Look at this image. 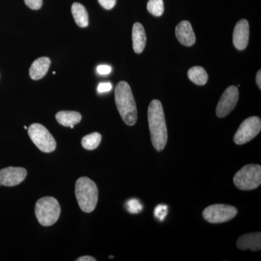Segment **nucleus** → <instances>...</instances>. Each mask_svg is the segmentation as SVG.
Wrapping results in <instances>:
<instances>
[{"label": "nucleus", "mask_w": 261, "mask_h": 261, "mask_svg": "<svg viewBox=\"0 0 261 261\" xmlns=\"http://www.w3.org/2000/svg\"><path fill=\"white\" fill-rule=\"evenodd\" d=\"M76 260H78V261H95L96 259L94 258V257H93L88 256V255H86V256L79 257L78 259H76Z\"/></svg>", "instance_id": "nucleus-27"}, {"label": "nucleus", "mask_w": 261, "mask_h": 261, "mask_svg": "<svg viewBox=\"0 0 261 261\" xmlns=\"http://www.w3.org/2000/svg\"><path fill=\"white\" fill-rule=\"evenodd\" d=\"M97 71L100 75H108L112 71V68L108 65H99L97 66Z\"/></svg>", "instance_id": "nucleus-26"}, {"label": "nucleus", "mask_w": 261, "mask_h": 261, "mask_svg": "<svg viewBox=\"0 0 261 261\" xmlns=\"http://www.w3.org/2000/svg\"><path fill=\"white\" fill-rule=\"evenodd\" d=\"M147 118L152 145L161 152L167 143L168 132L162 104L158 99H154L149 104Z\"/></svg>", "instance_id": "nucleus-1"}, {"label": "nucleus", "mask_w": 261, "mask_h": 261, "mask_svg": "<svg viewBox=\"0 0 261 261\" xmlns=\"http://www.w3.org/2000/svg\"><path fill=\"white\" fill-rule=\"evenodd\" d=\"M188 77L193 83L197 85H205L208 80L207 72L202 67L195 66L188 71Z\"/></svg>", "instance_id": "nucleus-18"}, {"label": "nucleus", "mask_w": 261, "mask_h": 261, "mask_svg": "<svg viewBox=\"0 0 261 261\" xmlns=\"http://www.w3.org/2000/svg\"><path fill=\"white\" fill-rule=\"evenodd\" d=\"M176 37L178 42L186 47H191L195 44L196 37L191 23L187 20H183L176 27Z\"/></svg>", "instance_id": "nucleus-12"}, {"label": "nucleus", "mask_w": 261, "mask_h": 261, "mask_svg": "<svg viewBox=\"0 0 261 261\" xmlns=\"http://www.w3.org/2000/svg\"><path fill=\"white\" fill-rule=\"evenodd\" d=\"M35 214L39 224L44 226H51L59 219L61 206L54 197H42L36 203Z\"/></svg>", "instance_id": "nucleus-4"}, {"label": "nucleus", "mask_w": 261, "mask_h": 261, "mask_svg": "<svg viewBox=\"0 0 261 261\" xmlns=\"http://www.w3.org/2000/svg\"><path fill=\"white\" fill-rule=\"evenodd\" d=\"M115 100L122 119L128 126H134L137 121V109L130 86L120 82L115 90Z\"/></svg>", "instance_id": "nucleus-2"}, {"label": "nucleus", "mask_w": 261, "mask_h": 261, "mask_svg": "<svg viewBox=\"0 0 261 261\" xmlns=\"http://www.w3.org/2000/svg\"><path fill=\"white\" fill-rule=\"evenodd\" d=\"M72 15L75 23L82 28H85L89 25V15L83 5L79 3H73L71 7Z\"/></svg>", "instance_id": "nucleus-17"}, {"label": "nucleus", "mask_w": 261, "mask_h": 261, "mask_svg": "<svg viewBox=\"0 0 261 261\" xmlns=\"http://www.w3.org/2000/svg\"><path fill=\"white\" fill-rule=\"evenodd\" d=\"M75 197L80 208L84 212L92 213L95 209L98 201L97 185L88 177H81L75 183Z\"/></svg>", "instance_id": "nucleus-3"}, {"label": "nucleus", "mask_w": 261, "mask_h": 261, "mask_svg": "<svg viewBox=\"0 0 261 261\" xmlns=\"http://www.w3.org/2000/svg\"><path fill=\"white\" fill-rule=\"evenodd\" d=\"M27 171L20 167H8L0 171V184L5 187H14L25 180Z\"/></svg>", "instance_id": "nucleus-10"}, {"label": "nucleus", "mask_w": 261, "mask_h": 261, "mask_svg": "<svg viewBox=\"0 0 261 261\" xmlns=\"http://www.w3.org/2000/svg\"><path fill=\"white\" fill-rule=\"evenodd\" d=\"M235 186L241 190H252L261 183L260 165L250 164L244 166L233 177Z\"/></svg>", "instance_id": "nucleus-5"}, {"label": "nucleus", "mask_w": 261, "mask_h": 261, "mask_svg": "<svg viewBox=\"0 0 261 261\" xmlns=\"http://www.w3.org/2000/svg\"><path fill=\"white\" fill-rule=\"evenodd\" d=\"M99 5L106 10H111L116 4V0H98Z\"/></svg>", "instance_id": "nucleus-25"}, {"label": "nucleus", "mask_w": 261, "mask_h": 261, "mask_svg": "<svg viewBox=\"0 0 261 261\" xmlns=\"http://www.w3.org/2000/svg\"><path fill=\"white\" fill-rule=\"evenodd\" d=\"M239 99V90L234 86L228 87L224 91L216 108V115L224 118L229 114L236 106Z\"/></svg>", "instance_id": "nucleus-9"}, {"label": "nucleus", "mask_w": 261, "mask_h": 261, "mask_svg": "<svg viewBox=\"0 0 261 261\" xmlns=\"http://www.w3.org/2000/svg\"><path fill=\"white\" fill-rule=\"evenodd\" d=\"M25 5L32 10H39L42 8V0H24Z\"/></svg>", "instance_id": "nucleus-23"}, {"label": "nucleus", "mask_w": 261, "mask_h": 261, "mask_svg": "<svg viewBox=\"0 0 261 261\" xmlns=\"http://www.w3.org/2000/svg\"><path fill=\"white\" fill-rule=\"evenodd\" d=\"M249 23L245 19L240 20L235 25L233 33V44L239 50L247 47L249 41Z\"/></svg>", "instance_id": "nucleus-11"}, {"label": "nucleus", "mask_w": 261, "mask_h": 261, "mask_svg": "<svg viewBox=\"0 0 261 261\" xmlns=\"http://www.w3.org/2000/svg\"><path fill=\"white\" fill-rule=\"evenodd\" d=\"M132 41H133V49L137 54H140L145 49L147 36L143 25L140 23L134 24L132 29Z\"/></svg>", "instance_id": "nucleus-14"}, {"label": "nucleus", "mask_w": 261, "mask_h": 261, "mask_svg": "<svg viewBox=\"0 0 261 261\" xmlns=\"http://www.w3.org/2000/svg\"><path fill=\"white\" fill-rule=\"evenodd\" d=\"M238 214L236 207L231 205L216 204L206 207L202 213V216L211 224L224 223L233 219Z\"/></svg>", "instance_id": "nucleus-7"}, {"label": "nucleus", "mask_w": 261, "mask_h": 261, "mask_svg": "<svg viewBox=\"0 0 261 261\" xmlns=\"http://www.w3.org/2000/svg\"><path fill=\"white\" fill-rule=\"evenodd\" d=\"M51 61L49 58L46 57L38 58L34 63H32L29 70V75L33 80H39L42 79L47 74L49 66H50Z\"/></svg>", "instance_id": "nucleus-15"}, {"label": "nucleus", "mask_w": 261, "mask_h": 261, "mask_svg": "<svg viewBox=\"0 0 261 261\" xmlns=\"http://www.w3.org/2000/svg\"><path fill=\"white\" fill-rule=\"evenodd\" d=\"M112 89V84L110 83V82H103V83H100L98 85L97 92L100 94L106 93V92L111 91Z\"/></svg>", "instance_id": "nucleus-24"}, {"label": "nucleus", "mask_w": 261, "mask_h": 261, "mask_svg": "<svg viewBox=\"0 0 261 261\" xmlns=\"http://www.w3.org/2000/svg\"><path fill=\"white\" fill-rule=\"evenodd\" d=\"M24 128H25V129H27V128H27V126H24Z\"/></svg>", "instance_id": "nucleus-29"}, {"label": "nucleus", "mask_w": 261, "mask_h": 261, "mask_svg": "<svg viewBox=\"0 0 261 261\" xmlns=\"http://www.w3.org/2000/svg\"><path fill=\"white\" fill-rule=\"evenodd\" d=\"M56 120L62 126L74 128L75 125L82 121V115L75 111H60L57 113Z\"/></svg>", "instance_id": "nucleus-16"}, {"label": "nucleus", "mask_w": 261, "mask_h": 261, "mask_svg": "<svg viewBox=\"0 0 261 261\" xmlns=\"http://www.w3.org/2000/svg\"><path fill=\"white\" fill-rule=\"evenodd\" d=\"M168 207L166 205H159L154 208V215L156 219L163 221L167 216Z\"/></svg>", "instance_id": "nucleus-22"}, {"label": "nucleus", "mask_w": 261, "mask_h": 261, "mask_svg": "<svg viewBox=\"0 0 261 261\" xmlns=\"http://www.w3.org/2000/svg\"><path fill=\"white\" fill-rule=\"evenodd\" d=\"M147 10L154 16L160 17L164 12L163 0H149L147 5Z\"/></svg>", "instance_id": "nucleus-20"}, {"label": "nucleus", "mask_w": 261, "mask_h": 261, "mask_svg": "<svg viewBox=\"0 0 261 261\" xmlns=\"http://www.w3.org/2000/svg\"><path fill=\"white\" fill-rule=\"evenodd\" d=\"M261 130L260 118L257 116L250 117L241 123L233 137V141L238 145L250 142Z\"/></svg>", "instance_id": "nucleus-8"}, {"label": "nucleus", "mask_w": 261, "mask_h": 261, "mask_svg": "<svg viewBox=\"0 0 261 261\" xmlns=\"http://www.w3.org/2000/svg\"><path fill=\"white\" fill-rule=\"evenodd\" d=\"M256 83L257 85L258 86L259 89L261 88V70H259L257 71L256 75Z\"/></svg>", "instance_id": "nucleus-28"}, {"label": "nucleus", "mask_w": 261, "mask_h": 261, "mask_svg": "<svg viewBox=\"0 0 261 261\" xmlns=\"http://www.w3.org/2000/svg\"><path fill=\"white\" fill-rule=\"evenodd\" d=\"M29 137L38 148L45 153H50L56 149L54 137L43 125L33 123L28 129Z\"/></svg>", "instance_id": "nucleus-6"}, {"label": "nucleus", "mask_w": 261, "mask_h": 261, "mask_svg": "<svg viewBox=\"0 0 261 261\" xmlns=\"http://www.w3.org/2000/svg\"><path fill=\"white\" fill-rule=\"evenodd\" d=\"M125 206H126V210L130 214H139L143 209V205H142L140 200H137V199H130V200L127 201Z\"/></svg>", "instance_id": "nucleus-21"}, {"label": "nucleus", "mask_w": 261, "mask_h": 261, "mask_svg": "<svg viewBox=\"0 0 261 261\" xmlns=\"http://www.w3.org/2000/svg\"><path fill=\"white\" fill-rule=\"evenodd\" d=\"M237 246L242 250L258 251L261 249V233L255 232L243 235L238 239Z\"/></svg>", "instance_id": "nucleus-13"}, {"label": "nucleus", "mask_w": 261, "mask_h": 261, "mask_svg": "<svg viewBox=\"0 0 261 261\" xmlns=\"http://www.w3.org/2000/svg\"><path fill=\"white\" fill-rule=\"evenodd\" d=\"M102 140V136L98 132H94L85 136L82 140V147L88 150H93L97 148L98 146L100 144Z\"/></svg>", "instance_id": "nucleus-19"}]
</instances>
